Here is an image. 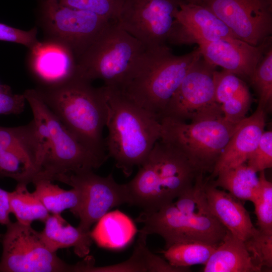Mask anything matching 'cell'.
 I'll list each match as a JSON object with an SVG mask.
<instances>
[{"instance_id":"6da1fadb","label":"cell","mask_w":272,"mask_h":272,"mask_svg":"<svg viewBox=\"0 0 272 272\" xmlns=\"http://www.w3.org/2000/svg\"><path fill=\"white\" fill-rule=\"evenodd\" d=\"M38 95L70 132L93 154L108 158L103 136L107 117L104 87L75 75L51 86H38Z\"/></svg>"},{"instance_id":"7a4b0ae2","label":"cell","mask_w":272,"mask_h":272,"mask_svg":"<svg viewBox=\"0 0 272 272\" xmlns=\"http://www.w3.org/2000/svg\"><path fill=\"white\" fill-rule=\"evenodd\" d=\"M107 106L105 138L108 158L126 177L146 160L161 139L159 119L129 99L120 89L104 86Z\"/></svg>"},{"instance_id":"3957f363","label":"cell","mask_w":272,"mask_h":272,"mask_svg":"<svg viewBox=\"0 0 272 272\" xmlns=\"http://www.w3.org/2000/svg\"><path fill=\"white\" fill-rule=\"evenodd\" d=\"M201 173L177 150L160 139L126 183L130 205L144 211H156L173 202Z\"/></svg>"},{"instance_id":"277c9868","label":"cell","mask_w":272,"mask_h":272,"mask_svg":"<svg viewBox=\"0 0 272 272\" xmlns=\"http://www.w3.org/2000/svg\"><path fill=\"white\" fill-rule=\"evenodd\" d=\"M201 57L198 48L182 55L173 54L166 45L147 49L131 79L119 89L160 120L187 73Z\"/></svg>"},{"instance_id":"5b68a950","label":"cell","mask_w":272,"mask_h":272,"mask_svg":"<svg viewBox=\"0 0 272 272\" xmlns=\"http://www.w3.org/2000/svg\"><path fill=\"white\" fill-rule=\"evenodd\" d=\"M146 49L116 22H111L77 59L75 75L121 89L132 77Z\"/></svg>"},{"instance_id":"8992f818","label":"cell","mask_w":272,"mask_h":272,"mask_svg":"<svg viewBox=\"0 0 272 272\" xmlns=\"http://www.w3.org/2000/svg\"><path fill=\"white\" fill-rule=\"evenodd\" d=\"M23 95L32 113L39 115L46 125L42 136L44 156L32 182L42 179L52 181L58 174L94 171L105 163L79 141L45 105L35 89H27Z\"/></svg>"},{"instance_id":"52a82bcc","label":"cell","mask_w":272,"mask_h":272,"mask_svg":"<svg viewBox=\"0 0 272 272\" xmlns=\"http://www.w3.org/2000/svg\"><path fill=\"white\" fill-rule=\"evenodd\" d=\"M161 140L181 153L199 171L212 173L228 141L240 122L231 123L223 117L191 122L161 118Z\"/></svg>"},{"instance_id":"ba28073f","label":"cell","mask_w":272,"mask_h":272,"mask_svg":"<svg viewBox=\"0 0 272 272\" xmlns=\"http://www.w3.org/2000/svg\"><path fill=\"white\" fill-rule=\"evenodd\" d=\"M135 221L143 224L139 232L161 236L165 242L164 249L187 242L218 245L227 231L213 216L182 213L173 202L155 211H143Z\"/></svg>"},{"instance_id":"9c48e42d","label":"cell","mask_w":272,"mask_h":272,"mask_svg":"<svg viewBox=\"0 0 272 272\" xmlns=\"http://www.w3.org/2000/svg\"><path fill=\"white\" fill-rule=\"evenodd\" d=\"M38 14L47 39L67 46L77 59L111 23L59 0H38Z\"/></svg>"},{"instance_id":"30bf717a","label":"cell","mask_w":272,"mask_h":272,"mask_svg":"<svg viewBox=\"0 0 272 272\" xmlns=\"http://www.w3.org/2000/svg\"><path fill=\"white\" fill-rule=\"evenodd\" d=\"M1 272H72L70 265L50 251L31 225L17 221L7 225L3 236Z\"/></svg>"},{"instance_id":"8fae6325","label":"cell","mask_w":272,"mask_h":272,"mask_svg":"<svg viewBox=\"0 0 272 272\" xmlns=\"http://www.w3.org/2000/svg\"><path fill=\"white\" fill-rule=\"evenodd\" d=\"M215 66L200 58L184 78L160 119L168 117L195 122L223 117L215 99Z\"/></svg>"},{"instance_id":"7c38bea8","label":"cell","mask_w":272,"mask_h":272,"mask_svg":"<svg viewBox=\"0 0 272 272\" xmlns=\"http://www.w3.org/2000/svg\"><path fill=\"white\" fill-rule=\"evenodd\" d=\"M181 0H123L116 23L147 49L166 45Z\"/></svg>"},{"instance_id":"4fadbf2b","label":"cell","mask_w":272,"mask_h":272,"mask_svg":"<svg viewBox=\"0 0 272 272\" xmlns=\"http://www.w3.org/2000/svg\"><path fill=\"white\" fill-rule=\"evenodd\" d=\"M57 180L83 193V203L78 228L85 232L91 231V226L98 222L111 208L124 204L130 205V196L126 183L119 184L112 173L106 177L99 176L93 170L55 175Z\"/></svg>"},{"instance_id":"5bb4252c","label":"cell","mask_w":272,"mask_h":272,"mask_svg":"<svg viewBox=\"0 0 272 272\" xmlns=\"http://www.w3.org/2000/svg\"><path fill=\"white\" fill-rule=\"evenodd\" d=\"M207 7L241 40L258 46L272 33V0H203Z\"/></svg>"},{"instance_id":"9a60e30c","label":"cell","mask_w":272,"mask_h":272,"mask_svg":"<svg viewBox=\"0 0 272 272\" xmlns=\"http://www.w3.org/2000/svg\"><path fill=\"white\" fill-rule=\"evenodd\" d=\"M234 38H238L207 7L181 0L168 41L180 45Z\"/></svg>"},{"instance_id":"2e32d148","label":"cell","mask_w":272,"mask_h":272,"mask_svg":"<svg viewBox=\"0 0 272 272\" xmlns=\"http://www.w3.org/2000/svg\"><path fill=\"white\" fill-rule=\"evenodd\" d=\"M202 57L214 66H219L249 82L267 48L270 39L258 46L240 39L197 41Z\"/></svg>"},{"instance_id":"e0dca14e","label":"cell","mask_w":272,"mask_h":272,"mask_svg":"<svg viewBox=\"0 0 272 272\" xmlns=\"http://www.w3.org/2000/svg\"><path fill=\"white\" fill-rule=\"evenodd\" d=\"M29 49L28 68L38 86L58 85L76 75L77 59L66 45L47 39L38 41Z\"/></svg>"},{"instance_id":"ac0fdd59","label":"cell","mask_w":272,"mask_h":272,"mask_svg":"<svg viewBox=\"0 0 272 272\" xmlns=\"http://www.w3.org/2000/svg\"><path fill=\"white\" fill-rule=\"evenodd\" d=\"M266 112L257 107L239 124L218 159L211 173L215 177L221 170L245 163L258 146L266 124Z\"/></svg>"},{"instance_id":"d6986e66","label":"cell","mask_w":272,"mask_h":272,"mask_svg":"<svg viewBox=\"0 0 272 272\" xmlns=\"http://www.w3.org/2000/svg\"><path fill=\"white\" fill-rule=\"evenodd\" d=\"M205 191L212 215L236 237L244 241L256 233L250 215L239 200L207 180Z\"/></svg>"},{"instance_id":"ffe728a7","label":"cell","mask_w":272,"mask_h":272,"mask_svg":"<svg viewBox=\"0 0 272 272\" xmlns=\"http://www.w3.org/2000/svg\"><path fill=\"white\" fill-rule=\"evenodd\" d=\"M215 96L220 106L223 117L237 124L246 116L252 98L246 83L236 75L223 70L213 72Z\"/></svg>"},{"instance_id":"44dd1931","label":"cell","mask_w":272,"mask_h":272,"mask_svg":"<svg viewBox=\"0 0 272 272\" xmlns=\"http://www.w3.org/2000/svg\"><path fill=\"white\" fill-rule=\"evenodd\" d=\"M44 224L40 234L50 251L56 252L59 249L73 247L75 253L80 257L89 253L93 241L90 232H85L72 226L61 214L50 215Z\"/></svg>"},{"instance_id":"7402d4cb","label":"cell","mask_w":272,"mask_h":272,"mask_svg":"<svg viewBox=\"0 0 272 272\" xmlns=\"http://www.w3.org/2000/svg\"><path fill=\"white\" fill-rule=\"evenodd\" d=\"M253 263L244 242L228 230L207 262L203 272H260Z\"/></svg>"},{"instance_id":"603a6c76","label":"cell","mask_w":272,"mask_h":272,"mask_svg":"<svg viewBox=\"0 0 272 272\" xmlns=\"http://www.w3.org/2000/svg\"><path fill=\"white\" fill-rule=\"evenodd\" d=\"M136 232L137 228L131 219L116 210L101 217L90 234L93 241L99 246L119 249L130 243Z\"/></svg>"},{"instance_id":"cb8c5ba5","label":"cell","mask_w":272,"mask_h":272,"mask_svg":"<svg viewBox=\"0 0 272 272\" xmlns=\"http://www.w3.org/2000/svg\"><path fill=\"white\" fill-rule=\"evenodd\" d=\"M148 235L139 232V235L131 256L127 260L114 265L95 266L93 264L89 272L149 271L183 272L189 268L171 265L167 260L153 253L147 246Z\"/></svg>"},{"instance_id":"d4e9b609","label":"cell","mask_w":272,"mask_h":272,"mask_svg":"<svg viewBox=\"0 0 272 272\" xmlns=\"http://www.w3.org/2000/svg\"><path fill=\"white\" fill-rule=\"evenodd\" d=\"M0 149L17 151L26 156L34 164L37 174L43 157L44 144L32 119L22 126H0Z\"/></svg>"},{"instance_id":"484cf974","label":"cell","mask_w":272,"mask_h":272,"mask_svg":"<svg viewBox=\"0 0 272 272\" xmlns=\"http://www.w3.org/2000/svg\"><path fill=\"white\" fill-rule=\"evenodd\" d=\"M216 177L215 181L209 182L216 187L228 191L239 200L252 202L258 193L259 177L245 163L221 170Z\"/></svg>"},{"instance_id":"4316f807","label":"cell","mask_w":272,"mask_h":272,"mask_svg":"<svg viewBox=\"0 0 272 272\" xmlns=\"http://www.w3.org/2000/svg\"><path fill=\"white\" fill-rule=\"evenodd\" d=\"M34 191L45 208L52 214H61L66 210L78 218L83 203V193L78 188L67 190L47 179H37L32 182Z\"/></svg>"},{"instance_id":"83f0119b","label":"cell","mask_w":272,"mask_h":272,"mask_svg":"<svg viewBox=\"0 0 272 272\" xmlns=\"http://www.w3.org/2000/svg\"><path fill=\"white\" fill-rule=\"evenodd\" d=\"M27 185L18 183L15 190L9 192L11 213L23 224L31 225L35 220L44 223L49 213L35 193L28 191Z\"/></svg>"},{"instance_id":"f1b7e54d","label":"cell","mask_w":272,"mask_h":272,"mask_svg":"<svg viewBox=\"0 0 272 272\" xmlns=\"http://www.w3.org/2000/svg\"><path fill=\"white\" fill-rule=\"evenodd\" d=\"M218 245L200 242H187L173 244L161 251L171 265L184 268L205 264Z\"/></svg>"},{"instance_id":"f546056e","label":"cell","mask_w":272,"mask_h":272,"mask_svg":"<svg viewBox=\"0 0 272 272\" xmlns=\"http://www.w3.org/2000/svg\"><path fill=\"white\" fill-rule=\"evenodd\" d=\"M36 174L31 160L17 151L0 149V177H9L19 183L32 182Z\"/></svg>"},{"instance_id":"4dcf8cb0","label":"cell","mask_w":272,"mask_h":272,"mask_svg":"<svg viewBox=\"0 0 272 272\" xmlns=\"http://www.w3.org/2000/svg\"><path fill=\"white\" fill-rule=\"evenodd\" d=\"M258 99L257 107L265 112L272 105V47L266 49L250 81Z\"/></svg>"},{"instance_id":"1f68e13d","label":"cell","mask_w":272,"mask_h":272,"mask_svg":"<svg viewBox=\"0 0 272 272\" xmlns=\"http://www.w3.org/2000/svg\"><path fill=\"white\" fill-rule=\"evenodd\" d=\"M203 174L197 177L194 184L184 190L174 202L181 212L192 215L213 216L210 211L206 199Z\"/></svg>"},{"instance_id":"d6a6232c","label":"cell","mask_w":272,"mask_h":272,"mask_svg":"<svg viewBox=\"0 0 272 272\" xmlns=\"http://www.w3.org/2000/svg\"><path fill=\"white\" fill-rule=\"evenodd\" d=\"M258 193L252 201L259 230L272 233V183L265 175L264 171L259 172Z\"/></svg>"},{"instance_id":"836d02e7","label":"cell","mask_w":272,"mask_h":272,"mask_svg":"<svg viewBox=\"0 0 272 272\" xmlns=\"http://www.w3.org/2000/svg\"><path fill=\"white\" fill-rule=\"evenodd\" d=\"M253 263L261 270L272 267V233L258 230L244 241Z\"/></svg>"},{"instance_id":"e575fe53","label":"cell","mask_w":272,"mask_h":272,"mask_svg":"<svg viewBox=\"0 0 272 272\" xmlns=\"http://www.w3.org/2000/svg\"><path fill=\"white\" fill-rule=\"evenodd\" d=\"M68 6L116 22L123 0H59Z\"/></svg>"},{"instance_id":"d590c367","label":"cell","mask_w":272,"mask_h":272,"mask_svg":"<svg viewBox=\"0 0 272 272\" xmlns=\"http://www.w3.org/2000/svg\"><path fill=\"white\" fill-rule=\"evenodd\" d=\"M247 166L255 172L272 167V131L263 132L258 146L247 161Z\"/></svg>"},{"instance_id":"8d00e7d4","label":"cell","mask_w":272,"mask_h":272,"mask_svg":"<svg viewBox=\"0 0 272 272\" xmlns=\"http://www.w3.org/2000/svg\"><path fill=\"white\" fill-rule=\"evenodd\" d=\"M37 29L33 27L25 31L0 23V40L20 44L28 48L33 46L37 39Z\"/></svg>"},{"instance_id":"74e56055","label":"cell","mask_w":272,"mask_h":272,"mask_svg":"<svg viewBox=\"0 0 272 272\" xmlns=\"http://www.w3.org/2000/svg\"><path fill=\"white\" fill-rule=\"evenodd\" d=\"M25 101L23 94L14 93L9 86L0 84V115L22 113Z\"/></svg>"},{"instance_id":"f35d334b","label":"cell","mask_w":272,"mask_h":272,"mask_svg":"<svg viewBox=\"0 0 272 272\" xmlns=\"http://www.w3.org/2000/svg\"><path fill=\"white\" fill-rule=\"evenodd\" d=\"M9 193L0 188V224L6 226L11 222Z\"/></svg>"},{"instance_id":"ab89813d","label":"cell","mask_w":272,"mask_h":272,"mask_svg":"<svg viewBox=\"0 0 272 272\" xmlns=\"http://www.w3.org/2000/svg\"><path fill=\"white\" fill-rule=\"evenodd\" d=\"M184 2L188 3H191L197 5H202L203 0H183Z\"/></svg>"}]
</instances>
